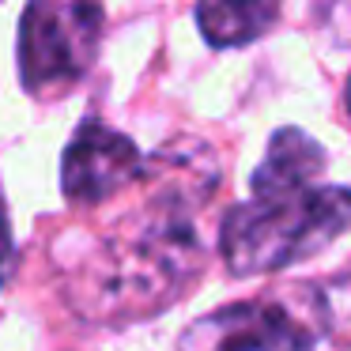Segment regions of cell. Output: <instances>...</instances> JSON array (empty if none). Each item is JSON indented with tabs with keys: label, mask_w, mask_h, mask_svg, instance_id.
Masks as SVG:
<instances>
[{
	"label": "cell",
	"mask_w": 351,
	"mask_h": 351,
	"mask_svg": "<svg viewBox=\"0 0 351 351\" xmlns=\"http://www.w3.org/2000/svg\"><path fill=\"white\" fill-rule=\"evenodd\" d=\"M159 182L147 200L102 238L72 280V298L87 317L136 321L159 313L182 295L200 272L204 242L197 234V208L215 193V159L208 147L178 155L174 147L155 159Z\"/></svg>",
	"instance_id": "6da1fadb"
},
{
	"label": "cell",
	"mask_w": 351,
	"mask_h": 351,
	"mask_svg": "<svg viewBox=\"0 0 351 351\" xmlns=\"http://www.w3.org/2000/svg\"><path fill=\"white\" fill-rule=\"evenodd\" d=\"M144 170L136 144L110 125L87 117L69 140V152L61 162V185L72 204H106L110 197L125 189Z\"/></svg>",
	"instance_id": "5b68a950"
},
{
	"label": "cell",
	"mask_w": 351,
	"mask_h": 351,
	"mask_svg": "<svg viewBox=\"0 0 351 351\" xmlns=\"http://www.w3.org/2000/svg\"><path fill=\"white\" fill-rule=\"evenodd\" d=\"M313 328L302 313L276 298L230 302L197 317L178 340V351H310Z\"/></svg>",
	"instance_id": "277c9868"
},
{
	"label": "cell",
	"mask_w": 351,
	"mask_h": 351,
	"mask_svg": "<svg viewBox=\"0 0 351 351\" xmlns=\"http://www.w3.org/2000/svg\"><path fill=\"white\" fill-rule=\"evenodd\" d=\"M325 170V152L302 129H280L268 140V155L253 174V197L257 193H287L317 185Z\"/></svg>",
	"instance_id": "8992f818"
},
{
	"label": "cell",
	"mask_w": 351,
	"mask_h": 351,
	"mask_svg": "<svg viewBox=\"0 0 351 351\" xmlns=\"http://www.w3.org/2000/svg\"><path fill=\"white\" fill-rule=\"evenodd\" d=\"M12 257H16V250H12V230H8V219L0 215V287L8 283V272H12Z\"/></svg>",
	"instance_id": "9c48e42d"
},
{
	"label": "cell",
	"mask_w": 351,
	"mask_h": 351,
	"mask_svg": "<svg viewBox=\"0 0 351 351\" xmlns=\"http://www.w3.org/2000/svg\"><path fill=\"white\" fill-rule=\"evenodd\" d=\"M313 313L340 343H351V272L321 287V295L313 298Z\"/></svg>",
	"instance_id": "ba28073f"
},
{
	"label": "cell",
	"mask_w": 351,
	"mask_h": 351,
	"mask_svg": "<svg viewBox=\"0 0 351 351\" xmlns=\"http://www.w3.org/2000/svg\"><path fill=\"white\" fill-rule=\"evenodd\" d=\"M276 16H280V8H276V4H261V0H242V4H200L197 8V23H200V31H204V38L219 49L261 38V34L276 23Z\"/></svg>",
	"instance_id": "52a82bcc"
},
{
	"label": "cell",
	"mask_w": 351,
	"mask_h": 351,
	"mask_svg": "<svg viewBox=\"0 0 351 351\" xmlns=\"http://www.w3.org/2000/svg\"><path fill=\"white\" fill-rule=\"evenodd\" d=\"M348 114H351V80H348Z\"/></svg>",
	"instance_id": "30bf717a"
},
{
	"label": "cell",
	"mask_w": 351,
	"mask_h": 351,
	"mask_svg": "<svg viewBox=\"0 0 351 351\" xmlns=\"http://www.w3.org/2000/svg\"><path fill=\"white\" fill-rule=\"evenodd\" d=\"M102 8L76 0H38L19 19V76L38 99L76 87L95 64L102 38Z\"/></svg>",
	"instance_id": "3957f363"
},
{
	"label": "cell",
	"mask_w": 351,
	"mask_h": 351,
	"mask_svg": "<svg viewBox=\"0 0 351 351\" xmlns=\"http://www.w3.org/2000/svg\"><path fill=\"white\" fill-rule=\"evenodd\" d=\"M351 230V189L310 185L287 193H257L219 227V250L234 276L280 272L310 261Z\"/></svg>",
	"instance_id": "7a4b0ae2"
}]
</instances>
